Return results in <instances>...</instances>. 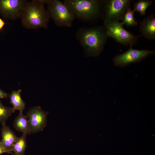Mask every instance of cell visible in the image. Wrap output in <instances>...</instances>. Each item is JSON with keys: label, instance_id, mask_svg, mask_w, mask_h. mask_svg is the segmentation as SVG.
<instances>
[{"label": "cell", "instance_id": "1", "mask_svg": "<svg viewBox=\"0 0 155 155\" xmlns=\"http://www.w3.org/2000/svg\"><path fill=\"white\" fill-rule=\"evenodd\" d=\"M78 40L88 56L97 57L103 50L108 37L104 27H83L76 33Z\"/></svg>", "mask_w": 155, "mask_h": 155}, {"label": "cell", "instance_id": "2", "mask_svg": "<svg viewBox=\"0 0 155 155\" xmlns=\"http://www.w3.org/2000/svg\"><path fill=\"white\" fill-rule=\"evenodd\" d=\"M45 0L27 1L21 16L23 26L27 29L47 28L50 18L44 6Z\"/></svg>", "mask_w": 155, "mask_h": 155}, {"label": "cell", "instance_id": "3", "mask_svg": "<svg viewBox=\"0 0 155 155\" xmlns=\"http://www.w3.org/2000/svg\"><path fill=\"white\" fill-rule=\"evenodd\" d=\"M63 3L75 17L89 21L101 16L102 0H65Z\"/></svg>", "mask_w": 155, "mask_h": 155}, {"label": "cell", "instance_id": "4", "mask_svg": "<svg viewBox=\"0 0 155 155\" xmlns=\"http://www.w3.org/2000/svg\"><path fill=\"white\" fill-rule=\"evenodd\" d=\"M47 6L48 13L50 18L55 25L61 27H71L75 17L67 6L58 0H45Z\"/></svg>", "mask_w": 155, "mask_h": 155}, {"label": "cell", "instance_id": "5", "mask_svg": "<svg viewBox=\"0 0 155 155\" xmlns=\"http://www.w3.org/2000/svg\"><path fill=\"white\" fill-rule=\"evenodd\" d=\"M130 0H102L101 17L104 22L122 20L128 8L130 7Z\"/></svg>", "mask_w": 155, "mask_h": 155}, {"label": "cell", "instance_id": "6", "mask_svg": "<svg viewBox=\"0 0 155 155\" xmlns=\"http://www.w3.org/2000/svg\"><path fill=\"white\" fill-rule=\"evenodd\" d=\"M104 23L108 37L114 38L117 42L123 45L132 46L140 36H136L126 30L123 28L122 23L119 21L111 20Z\"/></svg>", "mask_w": 155, "mask_h": 155}, {"label": "cell", "instance_id": "7", "mask_svg": "<svg viewBox=\"0 0 155 155\" xmlns=\"http://www.w3.org/2000/svg\"><path fill=\"white\" fill-rule=\"evenodd\" d=\"M154 51L133 49L132 46L123 53L114 57L113 60L115 65L120 67L127 66L131 63L140 62L149 55L155 54Z\"/></svg>", "mask_w": 155, "mask_h": 155}, {"label": "cell", "instance_id": "8", "mask_svg": "<svg viewBox=\"0 0 155 155\" xmlns=\"http://www.w3.org/2000/svg\"><path fill=\"white\" fill-rule=\"evenodd\" d=\"M27 1L0 0V13L5 18L12 20L21 17Z\"/></svg>", "mask_w": 155, "mask_h": 155}, {"label": "cell", "instance_id": "9", "mask_svg": "<svg viewBox=\"0 0 155 155\" xmlns=\"http://www.w3.org/2000/svg\"><path fill=\"white\" fill-rule=\"evenodd\" d=\"M48 112L43 111L39 106L30 108L27 113L30 133H36L43 130L47 122Z\"/></svg>", "mask_w": 155, "mask_h": 155}, {"label": "cell", "instance_id": "10", "mask_svg": "<svg viewBox=\"0 0 155 155\" xmlns=\"http://www.w3.org/2000/svg\"><path fill=\"white\" fill-rule=\"evenodd\" d=\"M140 36L150 40L155 38V15L151 13L140 22Z\"/></svg>", "mask_w": 155, "mask_h": 155}, {"label": "cell", "instance_id": "11", "mask_svg": "<svg viewBox=\"0 0 155 155\" xmlns=\"http://www.w3.org/2000/svg\"><path fill=\"white\" fill-rule=\"evenodd\" d=\"M2 124V139L0 141L8 153L14 155L12 152V148L17 137L9 127L6 125L5 123Z\"/></svg>", "mask_w": 155, "mask_h": 155}, {"label": "cell", "instance_id": "12", "mask_svg": "<svg viewBox=\"0 0 155 155\" xmlns=\"http://www.w3.org/2000/svg\"><path fill=\"white\" fill-rule=\"evenodd\" d=\"M13 125L15 129L19 131L27 134H30L27 116L24 115L23 113H19L14 119Z\"/></svg>", "mask_w": 155, "mask_h": 155}, {"label": "cell", "instance_id": "13", "mask_svg": "<svg viewBox=\"0 0 155 155\" xmlns=\"http://www.w3.org/2000/svg\"><path fill=\"white\" fill-rule=\"evenodd\" d=\"M21 90H14L9 95L10 103L12 104L15 110L19 111V113H23L25 108V104L21 96Z\"/></svg>", "mask_w": 155, "mask_h": 155}, {"label": "cell", "instance_id": "14", "mask_svg": "<svg viewBox=\"0 0 155 155\" xmlns=\"http://www.w3.org/2000/svg\"><path fill=\"white\" fill-rule=\"evenodd\" d=\"M27 134L23 133L21 136L16 138L13 145L12 152L14 155H24L27 148L26 136Z\"/></svg>", "mask_w": 155, "mask_h": 155}, {"label": "cell", "instance_id": "15", "mask_svg": "<svg viewBox=\"0 0 155 155\" xmlns=\"http://www.w3.org/2000/svg\"><path fill=\"white\" fill-rule=\"evenodd\" d=\"M135 12L130 7L127 10L124 14L122 22L127 27L135 26L137 24V21L135 17Z\"/></svg>", "mask_w": 155, "mask_h": 155}, {"label": "cell", "instance_id": "16", "mask_svg": "<svg viewBox=\"0 0 155 155\" xmlns=\"http://www.w3.org/2000/svg\"><path fill=\"white\" fill-rule=\"evenodd\" d=\"M152 3V1L150 0H140L133 4V11L139 13L141 16L144 15L147 8Z\"/></svg>", "mask_w": 155, "mask_h": 155}, {"label": "cell", "instance_id": "17", "mask_svg": "<svg viewBox=\"0 0 155 155\" xmlns=\"http://www.w3.org/2000/svg\"><path fill=\"white\" fill-rule=\"evenodd\" d=\"M15 110L13 107H7L3 105L0 100V122L5 123Z\"/></svg>", "mask_w": 155, "mask_h": 155}, {"label": "cell", "instance_id": "18", "mask_svg": "<svg viewBox=\"0 0 155 155\" xmlns=\"http://www.w3.org/2000/svg\"><path fill=\"white\" fill-rule=\"evenodd\" d=\"M4 153H8V151L3 146L0 141V155Z\"/></svg>", "mask_w": 155, "mask_h": 155}, {"label": "cell", "instance_id": "19", "mask_svg": "<svg viewBox=\"0 0 155 155\" xmlns=\"http://www.w3.org/2000/svg\"><path fill=\"white\" fill-rule=\"evenodd\" d=\"M6 24H7L0 17V32L4 29V26Z\"/></svg>", "mask_w": 155, "mask_h": 155}, {"label": "cell", "instance_id": "20", "mask_svg": "<svg viewBox=\"0 0 155 155\" xmlns=\"http://www.w3.org/2000/svg\"><path fill=\"white\" fill-rule=\"evenodd\" d=\"M8 94L0 89V99L6 98Z\"/></svg>", "mask_w": 155, "mask_h": 155}]
</instances>
